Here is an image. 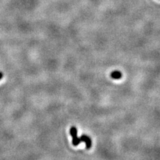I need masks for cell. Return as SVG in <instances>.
Instances as JSON below:
<instances>
[{"label": "cell", "mask_w": 160, "mask_h": 160, "mask_svg": "<svg viewBox=\"0 0 160 160\" xmlns=\"http://www.w3.org/2000/svg\"><path fill=\"white\" fill-rule=\"evenodd\" d=\"M2 77H3V74L2 72H0V80H2Z\"/></svg>", "instance_id": "obj_4"}, {"label": "cell", "mask_w": 160, "mask_h": 160, "mask_svg": "<svg viewBox=\"0 0 160 160\" xmlns=\"http://www.w3.org/2000/svg\"><path fill=\"white\" fill-rule=\"evenodd\" d=\"M69 132H70V135L72 136V138H73V140H72V144L74 146H77L81 143V141L80 137H77V128L74 126L71 127Z\"/></svg>", "instance_id": "obj_1"}, {"label": "cell", "mask_w": 160, "mask_h": 160, "mask_svg": "<svg viewBox=\"0 0 160 160\" xmlns=\"http://www.w3.org/2000/svg\"><path fill=\"white\" fill-rule=\"evenodd\" d=\"M81 142V141H83V142L86 143V148L87 149H90L92 147V142L91 139H90L89 137L87 136V135H82L80 137Z\"/></svg>", "instance_id": "obj_2"}, {"label": "cell", "mask_w": 160, "mask_h": 160, "mask_svg": "<svg viewBox=\"0 0 160 160\" xmlns=\"http://www.w3.org/2000/svg\"><path fill=\"white\" fill-rule=\"evenodd\" d=\"M111 77L115 80H119L121 79L122 77V74L119 71H115L111 73Z\"/></svg>", "instance_id": "obj_3"}]
</instances>
